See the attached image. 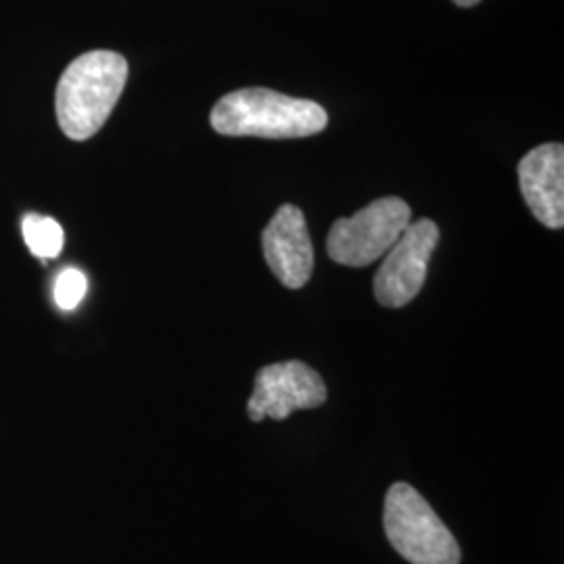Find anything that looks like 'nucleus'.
Returning a JSON list of instances; mask_svg holds the SVG:
<instances>
[{"mask_svg": "<svg viewBox=\"0 0 564 564\" xmlns=\"http://www.w3.org/2000/svg\"><path fill=\"white\" fill-rule=\"evenodd\" d=\"M128 80V61L113 51H90L63 72L55 109L61 130L72 141L93 139L120 101Z\"/></svg>", "mask_w": 564, "mask_h": 564, "instance_id": "1", "label": "nucleus"}, {"mask_svg": "<svg viewBox=\"0 0 564 564\" xmlns=\"http://www.w3.org/2000/svg\"><path fill=\"white\" fill-rule=\"evenodd\" d=\"M212 128L223 137L305 139L323 132L328 116L318 102L295 99L270 88H241L224 95L212 109Z\"/></svg>", "mask_w": 564, "mask_h": 564, "instance_id": "2", "label": "nucleus"}, {"mask_svg": "<svg viewBox=\"0 0 564 564\" xmlns=\"http://www.w3.org/2000/svg\"><path fill=\"white\" fill-rule=\"evenodd\" d=\"M383 524L389 544L408 563L460 564L463 552L456 538L412 485L389 487Z\"/></svg>", "mask_w": 564, "mask_h": 564, "instance_id": "3", "label": "nucleus"}, {"mask_svg": "<svg viewBox=\"0 0 564 564\" xmlns=\"http://www.w3.org/2000/svg\"><path fill=\"white\" fill-rule=\"evenodd\" d=\"M410 223L412 209L403 199H377L351 218L333 224L326 239L328 258L349 268H366L387 256Z\"/></svg>", "mask_w": 564, "mask_h": 564, "instance_id": "4", "label": "nucleus"}, {"mask_svg": "<svg viewBox=\"0 0 564 564\" xmlns=\"http://www.w3.org/2000/svg\"><path fill=\"white\" fill-rule=\"evenodd\" d=\"M440 242V228L429 218L410 223L402 237L387 251L375 276V297L384 307H403L412 302L426 281L431 256Z\"/></svg>", "mask_w": 564, "mask_h": 564, "instance_id": "5", "label": "nucleus"}, {"mask_svg": "<svg viewBox=\"0 0 564 564\" xmlns=\"http://www.w3.org/2000/svg\"><path fill=\"white\" fill-rule=\"evenodd\" d=\"M324 402L323 377L305 362L289 360L263 366L258 372L247 412L253 423H262L263 419L284 421L297 410H314Z\"/></svg>", "mask_w": 564, "mask_h": 564, "instance_id": "6", "label": "nucleus"}, {"mask_svg": "<svg viewBox=\"0 0 564 564\" xmlns=\"http://www.w3.org/2000/svg\"><path fill=\"white\" fill-rule=\"evenodd\" d=\"M263 258L286 289H302L314 272V247L302 209L284 203L262 235Z\"/></svg>", "mask_w": 564, "mask_h": 564, "instance_id": "7", "label": "nucleus"}, {"mask_svg": "<svg viewBox=\"0 0 564 564\" xmlns=\"http://www.w3.org/2000/svg\"><path fill=\"white\" fill-rule=\"evenodd\" d=\"M519 184L535 220L545 228L564 226V147L545 142L519 162Z\"/></svg>", "mask_w": 564, "mask_h": 564, "instance_id": "8", "label": "nucleus"}, {"mask_svg": "<svg viewBox=\"0 0 564 564\" xmlns=\"http://www.w3.org/2000/svg\"><path fill=\"white\" fill-rule=\"evenodd\" d=\"M23 239L34 256L53 260L63 249V228L53 218L30 214L23 220Z\"/></svg>", "mask_w": 564, "mask_h": 564, "instance_id": "9", "label": "nucleus"}, {"mask_svg": "<svg viewBox=\"0 0 564 564\" xmlns=\"http://www.w3.org/2000/svg\"><path fill=\"white\" fill-rule=\"evenodd\" d=\"M86 289H88V281L84 272L76 268H67L61 272L55 282V302L61 310H74L84 300Z\"/></svg>", "mask_w": 564, "mask_h": 564, "instance_id": "10", "label": "nucleus"}, {"mask_svg": "<svg viewBox=\"0 0 564 564\" xmlns=\"http://www.w3.org/2000/svg\"><path fill=\"white\" fill-rule=\"evenodd\" d=\"M452 2H454L456 7H464V9H466V7H475V4H479L481 0H452Z\"/></svg>", "mask_w": 564, "mask_h": 564, "instance_id": "11", "label": "nucleus"}]
</instances>
